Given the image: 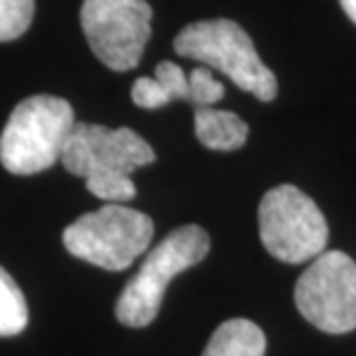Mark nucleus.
<instances>
[{
	"mask_svg": "<svg viewBox=\"0 0 356 356\" xmlns=\"http://www.w3.org/2000/svg\"><path fill=\"white\" fill-rule=\"evenodd\" d=\"M155 151L130 127L109 130L104 125L76 123L63 148L60 162L72 176L86 178L90 195L106 204H125L137 188L132 172L151 165Z\"/></svg>",
	"mask_w": 356,
	"mask_h": 356,
	"instance_id": "f257e3e1",
	"label": "nucleus"
},
{
	"mask_svg": "<svg viewBox=\"0 0 356 356\" xmlns=\"http://www.w3.org/2000/svg\"><path fill=\"white\" fill-rule=\"evenodd\" d=\"M76 125L74 109L56 95H33L10 113L0 137V162L10 174L31 176L60 160Z\"/></svg>",
	"mask_w": 356,
	"mask_h": 356,
	"instance_id": "f03ea898",
	"label": "nucleus"
},
{
	"mask_svg": "<svg viewBox=\"0 0 356 356\" xmlns=\"http://www.w3.org/2000/svg\"><path fill=\"white\" fill-rule=\"evenodd\" d=\"M174 49L183 58L220 70L238 88L252 92L261 102L277 95L275 74L261 63L250 35L232 19H209L188 24L176 35Z\"/></svg>",
	"mask_w": 356,
	"mask_h": 356,
	"instance_id": "7ed1b4c3",
	"label": "nucleus"
},
{
	"mask_svg": "<svg viewBox=\"0 0 356 356\" xmlns=\"http://www.w3.org/2000/svg\"><path fill=\"white\" fill-rule=\"evenodd\" d=\"M211 250V238L199 225H183L167 234L146 254L139 273L125 284L116 303V317L130 329H144L158 317L162 298L178 273L197 266Z\"/></svg>",
	"mask_w": 356,
	"mask_h": 356,
	"instance_id": "20e7f679",
	"label": "nucleus"
},
{
	"mask_svg": "<svg viewBox=\"0 0 356 356\" xmlns=\"http://www.w3.org/2000/svg\"><path fill=\"white\" fill-rule=\"evenodd\" d=\"M153 220L123 204H106L86 213L63 232V243L76 259L106 270H125L148 250Z\"/></svg>",
	"mask_w": 356,
	"mask_h": 356,
	"instance_id": "39448f33",
	"label": "nucleus"
},
{
	"mask_svg": "<svg viewBox=\"0 0 356 356\" xmlns=\"http://www.w3.org/2000/svg\"><path fill=\"white\" fill-rule=\"evenodd\" d=\"M259 238L275 259L303 264L326 250L329 225L319 206L303 190L277 185L261 197Z\"/></svg>",
	"mask_w": 356,
	"mask_h": 356,
	"instance_id": "423d86ee",
	"label": "nucleus"
},
{
	"mask_svg": "<svg viewBox=\"0 0 356 356\" xmlns=\"http://www.w3.org/2000/svg\"><path fill=\"white\" fill-rule=\"evenodd\" d=\"M298 312L319 331L356 329V261L340 250H324L310 261L294 287Z\"/></svg>",
	"mask_w": 356,
	"mask_h": 356,
	"instance_id": "0eeeda50",
	"label": "nucleus"
},
{
	"mask_svg": "<svg viewBox=\"0 0 356 356\" xmlns=\"http://www.w3.org/2000/svg\"><path fill=\"white\" fill-rule=\"evenodd\" d=\"M153 10L146 0H83L81 28L99 63L113 72L139 65L151 38Z\"/></svg>",
	"mask_w": 356,
	"mask_h": 356,
	"instance_id": "6e6552de",
	"label": "nucleus"
},
{
	"mask_svg": "<svg viewBox=\"0 0 356 356\" xmlns=\"http://www.w3.org/2000/svg\"><path fill=\"white\" fill-rule=\"evenodd\" d=\"M174 99L190 102V81L188 72L172 60L160 63L153 76H141L132 83V102L141 109H160Z\"/></svg>",
	"mask_w": 356,
	"mask_h": 356,
	"instance_id": "1a4fd4ad",
	"label": "nucleus"
},
{
	"mask_svg": "<svg viewBox=\"0 0 356 356\" xmlns=\"http://www.w3.org/2000/svg\"><path fill=\"white\" fill-rule=\"evenodd\" d=\"M248 123L234 111L197 106L195 134L199 144L211 151H236L248 141Z\"/></svg>",
	"mask_w": 356,
	"mask_h": 356,
	"instance_id": "9d476101",
	"label": "nucleus"
},
{
	"mask_svg": "<svg viewBox=\"0 0 356 356\" xmlns=\"http://www.w3.org/2000/svg\"><path fill=\"white\" fill-rule=\"evenodd\" d=\"M266 336L250 319L236 317L220 324L202 356H264Z\"/></svg>",
	"mask_w": 356,
	"mask_h": 356,
	"instance_id": "9b49d317",
	"label": "nucleus"
},
{
	"mask_svg": "<svg viewBox=\"0 0 356 356\" xmlns=\"http://www.w3.org/2000/svg\"><path fill=\"white\" fill-rule=\"evenodd\" d=\"M28 326V303L17 280L0 266V336H17Z\"/></svg>",
	"mask_w": 356,
	"mask_h": 356,
	"instance_id": "f8f14e48",
	"label": "nucleus"
},
{
	"mask_svg": "<svg viewBox=\"0 0 356 356\" xmlns=\"http://www.w3.org/2000/svg\"><path fill=\"white\" fill-rule=\"evenodd\" d=\"M35 0H0V42L21 38L33 21Z\"/></svg>",
	"mask_w": 356,
	"mask_h": 356,
	"instance_id": "ddd939ff",
	"label": "nucleus"
},
{
	"mask_svg": "<svg viewBox=\"0 0 356 356\" xmlns=\"http://www.w3.org/2000/svg\"><path fill=\"white\" fill-rule=\"evenodd\" d=\"M190 102L195 106H213L225 97V86L211 74L209 67H195L188 72Z\"/></svg>",
	"mask_w": 356,
	"mask_h": 356,
	"instance_id": "4468645a",
	"label": "nucleus"
},
{
	"mask_svg": "<svg viewBox=\"0 0 356 356\" xmlns=\"http://www.w3.org/2000/svg\"><path fill=\"white\" fill-rule=\"evenodd\" d=\"M340 7H343L347 17L356 24V0H340Z\"/></svg>",
	"mask_w": 356,
	"mask_h": 356,
	"instance_id": "2eb2a0df",
	"label": "nucleus"
}]
</instances>
